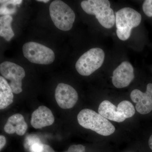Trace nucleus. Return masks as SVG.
Wrapping results in <instances>:
<instances>
[{
	"label": "nucleus",
	"instance_id": "nucleus-1",
	"mask_svg": "<svg viewBox=\"0 0 152 152\" xmlns=\"http://www.w3.org/2000/svg\"><path fill=\"white\" fill-rule=\"evenodd\" d=\"M79 124L104 136L110 135L115 130V126L108 120L93 110L85 109L79 113L77 117Z\"/></svg>",
	"mask_w": 152,
	"mask_h": 152
},
{
	"label": "nucleus",
	"instance_id": "nucleus-2",
	"mask_svg": "<svg viewBox=\"0 0 152 152\" xmlns=\"http://www.w3.org/2000/svg\"><path fill=\"white\" fill-rule=\"evenodd\" d=\"M82 9L86 13L95 15L103 27L110 29L115 23V16L108 0H86L81 3Z\"/></svg>",
	"mask_w": 152,
	"mask_h": 152
},
{
	"label": "nucleus",
	"instance_id": "nucleus-3",
	"mask_svg": "<svg viewBox=\"0 0 152 152\" xmlns=\"http://www.w3.org/2000/svg\"><path fill=\"white\" fill-rule=\"evenodd\" d=\"M141 20L140 14L131 8H124L116 12V34L119 39L122 41L128 39L130 37L132 29L138 26Z\"/></svg>",
	"mask_w": 152,
	"mask_h": 152
},
{
	"label": "nucleus",
	"instance_id": "nucleus-4",
	"mask_svg": "<svg viewBox=\"0 0 152 152\" xmlns=\"http://www.w3.org/2000/svg\"><path fill=\"white\" fill-rule=\"evenodd\" d=\"M50 16L55 26L61 31H69L75 20L73 10L65 3L60 1H53L49 7Z\"/></svg>",
	"mask_w": 152,
	"mask_h": 152
},
{
	"label": "nucleus",
	"instance_id": "nucleus-5",
	"mask_svg": "<svg viewBox=\"0 0 152 152\" xmlns=\"http://www.w3.org/2000/svg\"><path fill=\"white\" fill-rule=\"evenodd\" d=\"M99 113L107 119L118 123L122 122L134 115L135 110L132 104L125 100L120 102L118 107L108 100L103 101L99 106Z\"/></svg>",
	"mask_w": 152,
	"mask_h": 152
},
{
	"label": "nucleus",
	"instance_id": "nucleus-6",
	"mask_svg": "<svg viewBox=\"0 0 152 152\" xmlns=\"http://www.w3.org/2000/svg\"><path fill=\"white\" fill-rule=\"evenodd\" d=\"M104 57V52L102 49H90L77 60L75 65L76 70L82 76H89L102 66Z\"/></svg>",
	"mask_w": 152,
	"mask_h": 152
},
{
	"label": "nucleus",
	"instance_id": "nucleus-7",
	"mask_svg": "<svg viewBox=\"0 0 152 152\" xmlns=\"http://www.w3.org/2000/svg\"><path fill=\"white\" fill-rule=\"evenodd\" d=\"M23 52L25 58L34 64H50L55 59V53L52 49L35 42L25 43Z\"/></svg>",
	"mask_w": 152,
	"mask_h": 152
},
{
	"label": "nucleus",
	"instance_id": "nucleus-8",
	"mask_svg": "<svg viewBox=\"0 0 152 152\" xmlns=\"http://www.w3.org/2000/svg\"><path fill=\"white\" fill-rule=\"evenodd\" d=\"M0 72L4 78L10 81L9 85L14 94L22 92V80L26 76L23 68L15 63L5 61L0 65Z\"/></svg>",
	"mask_w": 152,
	"mask_h": 152
},
{
	"label": "nucleus",
	"instance_id": "nucleus-9",
	"mask_svg": "<svg viewBox=\"0 0 152 152\" xmlns=\"http://www.w3.org/2000/svg\"><path fill=\"white\" fill-rule=\"evenodd\" d=\"M55 99L61 108L69 109L73 107L77 103L78 95L72 87L67 84L61 83L56 88Z\"/></svg>",
	"mask_w": 152,
	"mask_h": 152
},
{
	"label": "nucleus",
	"instance_id": "nucleus-10",
	"mask_svg": "<svg viewBox=\"0 0 152 152\" xmlns=\"http://www.w3.org/2000/svg\"><path fill=\"white\" fill-rule=\"evenodd\" d=\"M131 98L136 103L137 111L142 115L148 114L152 110V84L147 85L146 91L142 92L138 89L133 90L131 93Z\"/></svg>",
	"mask_w": 152,
	"mask_h": 152
},
{
	"label": "nucleus",
	"instance_id": "nucleus-11",
	"mask_svg": "<svg viewBox=\"0 0 152 152\" xmlns=\"http://www.w3.org/2000/svg\"><path fill=\"white\" fill-rule=\"evenodd\" d=\"M134 78L133 66L128 61L123 62L114 71L112 82L118 88L127 87Z\"/></svg>",
	"mask_w": 152,
	"mask_h": 152
},
{
	"label": "nucleus",
	"instance_id": "nucleus-12",
	"mask_svg": "<svg viewBox=\"0 0 152 152\" xmlns=\"http://www.w3.org/2000/svg\"><path fill=\"white\" fill-rule=\"evenodd\" d=\"M55 118L51 110L44 106L39 107L32 114L31 125L36 129L50 126L54 122Z\"/></svg>",
	"mask_w": 152,
	"mask_h": 152
},
{
	"label": "nucleus",
	"instance_id": "nucleus-13",
	"mask_svg": "<svg viewBox=\"0 0 152 152\" xmlns=\"http://www.w3.org/2000/svg\"><path fill=\"white\" fill-rule=\"evenodd\" d=\"M28 125L24 118L20 114H15L9 118L5 125L4 130L9 134L15 133L19 136L24 135L28 129Z\"/></svg>",
	"mask_w": 152,
	"mask_h": 152
},
{
	"label": "nucleus",
	"instance_id": "nucleus-14",
	"mask_svg": "<svg viewBox=\"0 0 152 152\" xmlns=\"http://www.w3.org/2000/svg\"><path fill=\"white\" fill-rule=\"evenodd\" d=\"M14 95L7 81L2 76L0 77V109L4 110L12 103Z\"/></svg>",
	"mask_w": 152,
	"mask_h": 152
},
{
	"label": "nucleus",
	"instance_id": "nucleus-15",
	"mask_svg": "<svg viewBox=\"0 0 152 152\" xmlns=\"http://www.w3.org/2000/svg\"><path fill=\"white\" fill-rule=\"evenodd\" d=\"M12 20V17L9 15H2L0 18V36L8 42L15 36L11 27Z\"/></svg>",
	"mask_w": 152,
	"mask_h": 152
},
{
	"label": "nucleus",
	"instance_id": "nucleus-16",
	"mask_svg": "<svg viewBox=\"0 0 152 152\" xmlns=\"http://www.w3.org/2000/svg\"><path fill=\"white\" fill-rule=\"evenodd\" d=\"M0 9V14L2 15H10L15 13L16 12L15 7H12L11 6L19 5L22 4V0H9V1H1Z\"/></svg>",
	"mask_w": 152,
	"mask_h": 152
},
{
	"label": "nucleus",
	"instance_id": "nucleus-17",
	"mask_svg": "<svg viewBox=\"0 0 152 152\" xmlns=\"http://www.w3.org/2000/svg\"><path fill=\"white\" fill-rule=\"evenodd\" d=\"M142 10L144 13L147 16L152 17V0L144 1L142 5Z\"/></svg>",
	"mask_w": 152,
	"mask_h": 152
},
{
	"label": "nucleus",
	"instance_id": "nucleus-18",
	"mask_svg": "<svg viewBox=\"0 0 152 152\" xmlns=\"http://www.w3.org/2000/svg\"><path fill=\"white\" fill-rule=\"evenodd\" d=\"M43 145L39 142L31 144L29 147L30 152H42L43 149Z\"/></svg>",
	"mask_w": 152,
	"mask_h": 152
},
{
	"label": "nucleus",
	"instance_id": "nucleus-19",
	"mask_svg": "<svg viewBox=\"0 0 152 152\" xmlns=\"http://www.w3.org/2000/svg\"><path fill=\"white\" fill-rule=\"evenodd\" d=\"M64 152H86V148L82 145H72Z\"/></svg>",
	"mask_w": 152,
	"mask_h": 152
},
{
	"label": "nucleus",
	"instance_id": "nucleus-20",
	"mask_svg": "<svg viewBox=\"0 0 152 152\" xmlns=\"http://www.w3.org/2000/svg\"><path fill=\"white\" fill-rule=\"evenodd\" d=\"M6 144V139L4 136H0V150L1 151Z\"/></svg>",
	"mask_w": 152,
	"mask_h": 152
},
{
	"label": "nucleus",
	"instance_id": "nucleus-21",
	"mask_svg": "<svg viewBox=\"0 0 152 152\" xmlns=\"http://www.w3.org/2000/svg\"><path fill=\"white\" fill-rule=\"evenodd\" d=\"M42 152H56L54 150L48 145L44 144L43 149L42 151Z\"/></svg>",
	"mask_w": 152,
	"mask_h": 152
},
{
	"label": "nucleus",
	"instance_id": "nucleus-22",
	"mask_svg": "<svg viewBox=\"0 0 152 152\" xmlns=\"http://www.w3.org/2000/svg\"><path fill=\"white\" fill-rule=\"evenodd\" d=\"M148 145L150 148L152 150V134L150 137L148 141Z\"/></svg>",
	"mask_w": 152,
	"mask_h": 152
},
{
	"label": "nucleus",
	"instance_id": "nucleus-23",
	"mask_svg": "<svg viewBox=\"0 0 152 152\" xmlns=\"http://www.w3.org/2000/svg\"><path fill=\"white\" fill-rule=\"evenodd\" d=\"M37 1L39 2H44L45 3H48L50 1L49 0H37Z\"/></svg>",
	"mask_w": 152,
	"mask_h": 152
}]
</instances>
